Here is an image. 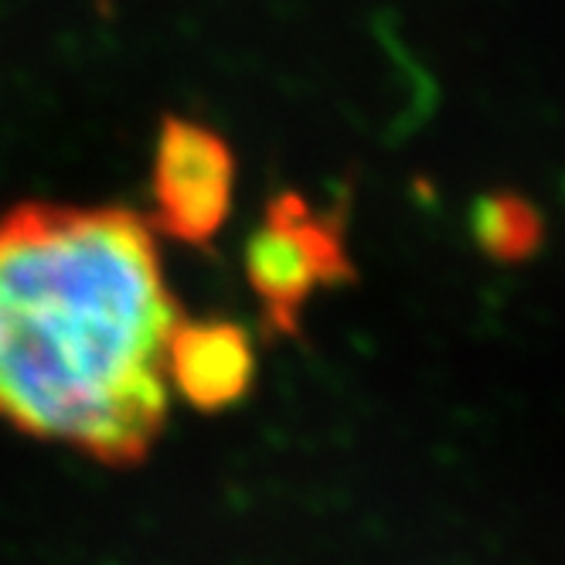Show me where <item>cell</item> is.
Wrapping results in <instances>:
<instances>
[{"label": "cell", "instance_id": "6da1fadb", "mask_svg": "<svg viewBox=\"0 0 565 565\" xmlns=\"http://www.w3.org/2000/svg\"><path fill=\"white\" fill-rule=\"evenodd\" d=\"M178 303L147 222L18 205L0 218V419L103 463H140L168 419Z\"/></svg>", "mask_w": 565, "mask_h": 565}, {"label": "cell", "instance_id": "7a4b0ae2", "mask_svg": "<svg viewBox=\"0 0 565 565\" xmlns=\"http://www.w3.org/2000/svg\"><path fill=\"white\" fill-rule=\"evenodd\" d=\"M246 276L263 307V328L276 338H300L307 300L354 279L341 212L320 215L297 191L276 194L246 242Z\"/></svg>", "mask_w": 565, "mask_h": 565}, {"label": "cell", "instance_id": "3957f363", "mask_svg": "<svg viewBox=\"0 0 565 565\" xmlns=\"http://www.w3.org/2000/svg\"><path fill=\"white\" fill-rule=\"evenodd\" d=\"M232 147L194 119L168 116L153 157V225L188 246H212L232 212Z\"/></svg>", "mask_w": 565, "mask_h": 565}, {"label": "cell", "instance_id": "277c9868", "mask_svg": "<svg viewBox=\"0 0 565 565\" xmlns=\"http://www.w3.org/2000/svg\"><path fill=\"white\" fill-rule=\"evenodd\" d=\"M164 379L198 413H222L249 395L256 348L235 320H174L164 341Z\"/></svg>", "mask_w": 565, "mask_h": 565}, {"label": "cell", "instance_id": "5b68a950", "mask_svg": "<svg viewBox=\"0 0 565 565\" xmlns=\"http://www.w3.org/2000/svg\"><path fill=\"white\" fill-rule=\"evenodd\" d=\"M470 232L480 253L494 263H524L542 249V212L518 191H491L473 201Z\"/></svg>", "mask_w": 565, "mask_h": 565}]
</instances>
